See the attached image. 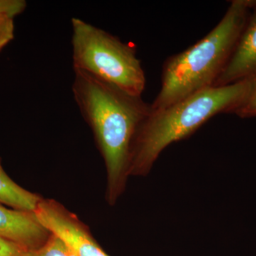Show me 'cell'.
<instances>
[{
  "instance_id": "cell-1",
  "label": "cell",
  "mask_w": 256,
  "mask_h": 256,
  "mask_svg": "<svg viewBox=\"0 0 256 256\" xmlns=\"http://www.w3.org/2000/svg\"><path fill=\"white\" fill-rule=\"evenodd\" d=\"M72 92L92 128L107 171L106 197L114 204L124 192L133 138L151 110L142 97L129 95L84 72L74 70Z\"/></svg>"
},
{
  "instance_id": "cell-2",
  "label": "cell",
  "mask_w": 256,
  "mask_h": 256,
  "mask_svg": "<svg viewBox=\"0 0 256 256\" xmlns=\"http://www.w3.org/2000/svg\"><path fill=\"white\" fill-rule=\"evenodd\" d=\"M256 86V80H245L210 87L162 110L151 109L133 138L128 176L149 174L165 148L190 137L216 114H234Z\"/></svg>"
},
{
  "instance_id": "cell-3",
  "label": "cell",
  "mask_w": 256,
  "mask_h": 256,
  "mask_svg": "<svg viewBox=\"0 0 256 256\" xmlns=\"http://www.w3.org/2000/svg\"><path fill=\"white\" fill-rule=\"evenodd\" d=\"M250 12V0H234L220 23L188 50L164 62L159 94L151 104L160 110L213 87L226 66Z\"/></svg>"
},
{
  "instance_id": "cell-4",
  "label": "cell",
  "mask_w": 256,
  "mask_h": 256,
  "mask_svg": "<svg viewBox=\"0 0 256 256\" xmlns=\"http://www.w3.org/2000/svg\"><path fill=\"white\" fill-rule=\"evenodd\" d=\"M74 70L142 97L146 78L136 48L79 18H72Z\"/></svg>"
},
{
  "instance_id": "cell-5",
  "label": "cell",
  "mask_w": 256,
  "mask_h": 256,
  "mask_svg": "<svg viewBox=\"0 0 256 256\" xmlns=\"http://www.w3.org/2000/svg\"><path fill=\"white\" fill-rule=\"evenodd\" d=\"M40 223L64 240L78 256H109L78 218L53 200H44L34 210Z\"/></svg>"
},
{
  "instance_id": "cell-6",
  "label": "cell",
  "mask_w": 256,
  "mask_h": 256,
  "mask_svg": "<svg viewBox=\"0 0 256 256\" xmlns=\"http://www.w3.org/2000/svg\"><path fill=\"white\" fill-rule=\"evenodd\" d=\"M250 14L235 50L213 87L256 82V0H250Z\"/></svg>"
},
{
  "instance_id": "cell-7",
  "label": "cell",
  "mask_w": 256,
  "mask_h": 256,
  "mask_svg": "<svg viewBox=\"0 0 256 256\" xmlns=\"http://www.w3.org/2000/svg\"><path fill=\"white\" fill-rule=\"evenodd\" d=\"M50 235L34 212L10 208L0 204V236L31 252L44 245Z\"/></svg>"
},
{
  "instance_id": "cell-8",
  "label": "cell",
  "mask_w": 256,
  "mask_h": 256,
  "mask_svg": "<svg viewBox=\"0 0 256 256\" xmlns=\"http://www.w3.org/2000/svg\"><path fill=\"white\" fill-rule=\"evenodd\" d=\"M42 200L15 183L5 172L0 161V204L16 210L34 212Z\"/></svg>"
},
{
  "instance_id": "cell-9",
  "label": "cell",
  "mask_w": 256,
  "mask_h": 256,
  "mask_svg": "<svg viewBox=\"0 0 256 256\" xmlns=\"http://www.w3.org/2000/svg\"><path fill=\"white\" fill-rule=\"evenodd\" d=\"M28 256H70V248L60 237L50 233L46 242Z\"/></svg>"
},
{
  "instance_id": "cell-10",
  "label": "cell",
  "mask_w": 256,
  "mask_h": 256,
  "mask_svg": "<svg viewBox=\"0 0 256 256\" xmlns=\"http://www.w3.org/2000/svg\"><path fill=\"white\" fill-rule=\"evenodd\" d=\"M14 37V18L0 14V52Z\"/></svg>"
},
{
  "instance_id": "cell-11",
  "label": "cell",
  "mask_w": 256,
  "mask_h": 256,
  "mask_svg": "<svg viewBox=\"0 0 256 256\" xmlns=\"http://www.w3.org/2000/svg\"><path fill=\"white\" fill-rule=\"evenodd\" d=\"M26 8L24 0H0V14L14 18L22 14Z\"/></svg>"
},
{
  "instance_id": "cell-12",
  "label": "cell",
  "mask_w": 256,
  "mask_h": 256,
  "mask_svg": "<svg viewBox=\"0 0 256 256\" xmlns=\"http://www.w3.org/2000/svg\"><path fill=\"white\" fill-rule=\"evenodd\" d=\"M28 254L18 244L0 236V256H28Z\"/></svg>"
},
{
  "instance_id": "cell-13",
  "label": "cell",
  "mask_w": 256,
  "mask_h": 256,
  "mask_svg": "<svg viewBox=\"0 0 256 256\" xmlns=\"http://www.w3.org/2000/svg\"><path fill=\"white\" fill-rule=\"evenodd\" d=\"M242 118L256 117V86L242 106L234 112Z\"/></svg>"
}]
</instances>
